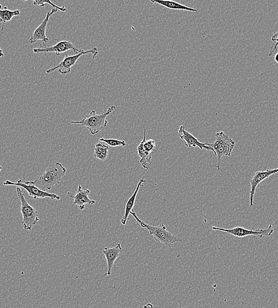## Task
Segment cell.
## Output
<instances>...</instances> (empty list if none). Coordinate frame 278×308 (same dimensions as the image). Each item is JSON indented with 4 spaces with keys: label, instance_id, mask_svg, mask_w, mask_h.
<instances>
[{
    "label": "cell",
    "instance_id": "cell-1",
    "mask_svg": "<svg viewBox=\"0 0 278 308\" xmlns=\"http://www.w3.org/2000/svg\"><path fill=\"white\" fill-rule=\"evenodd\" d=\"M66 169L60 162H55L49 165L45 172L35 181H27L34 185L42 191L46 192L51 190L53 187L61 184L62 178L65 176Z\"/></svg>",
    "mask_w": 278,
    "mask_h": 308
},
{
    "label": "cell",
    "instance_id": "cell-2",
    "mask_svg": "<svg viewBox=\"0 0 278 308\" xmlns=\"http://www.w3.org/2000/svg\"><path fill=\"white\" fill-rule=\"evenodd\" d=\"M130 214L133 216L134 219L143 228L147 229L151 236H153V239L156 242L164 243L166 245L169 246L171 251L172 250L171 245L175 243L182 242L183 241L180 238L176 237L171 232L168 231L167 226L164 223H162L161 226H154V223H153V225H149L139 219L133 209L131 211Z\"/></svg>",
    "mask_w": 278,
    "mask_h": 308
},
{
    "label": "cell",
    "instance_id": "cell-3",
    "mask_svg": "<svg viewBox=\"0 0 278 308\" xmlns=\"http://www.w3.org/2000/svg\"><path fill=\"white\" fill-rule=\"evenodd\" d=\"M116 108L115 106H112L105 113L101 114H98L96 113V111L92 110L88 115H86V118L83 119L80 121H71V124L83 125L88 129L92 135H95L107 126L108 122L107 120V117L112 112L116 110Z\"/></svg>",
    "mask_w": 278,
    "mask_h": 308
},
{
    "label": "cell",
    "instance_id": "cell-4",
    "mask_svg": "<svg viewBox=\"0 0 278 308\" xmlns=\"http://www.w3.org/2000/svg\"><path fill=\"white\" fill-rule=\"evenodd\" d=\"M206 144L214 150V153L217 156L218 164L215 168L218 170L220 169L221 159L224 156H230L235 145L234 140L223 131L215 134V141L212 144Z\"/></svg>",
    "mask_w": 278,
    "mask_h": 308
},
{
    "label": "cell",
    "instance_id": "cell-5",
    "mask_svg": "<svg viewBox=\"0 0 278 308\" xmlns=\"http://www.w3.org/2000/svg\"><path fill=\"white\" fill-rule=\"evenodd\" d=\"M16 192L21 202L20 211H21L22 217H23V220H22L21 223L23 224L25 230L31 231L33 226L39 222L38 211L31 206L25 199L23 191H22L21 187H17Z\"/></svg>",
    "mask_w": 278,
    "mask_h": 308
},
{
    "label": "cell",
    "instance_id": "cell-6",
    "mask_svg": "<svg viewBox=\"0 0 278 308\" xmlns=\"http://www.w3.org/2000/svg\"><path fill=\"white\" fill-rule=\"evenodd\" d=\"M212 229L214 231L226 232V233L233 235V236L235 237L243 238L254 235V236L260 238V239L264 237H270L274 232L273 226H272V224H270L268 227L266 229H256V230L247 229L242 227L225 229L216 227V226H212Z\"/></svg>",
    "mask_w": 278,
    "mask_h": 308
},
{
    "label": "cell",
    "instance_id": "cell-7",
    "mask_svg": "<svg viewBox=\"0 0 278 308\" xmlns=\"http://www.w3.org/2000/svg\"><path fill=\"white\" fill-rule=\"evenodd\" d=\"M89 53H91V54H92V60H94L95 57H96L98 54V49L97 47H95L92 49L83 50L82 52L78 53V54L73 56H68V53L66 52L65 57L64 58V60L62 61L57 66L46 70V73H52L53 72L59 69V72H60V74L63 75L68 74L71 72V67L77 63L78 59H79L81 56L89 54Z\"/></svg>",
    "mask_w": 278,
    "mask_h": 308
},
{
    "label": "cell",
    "instance_id": "cell-8",
    "mask_svg": "<svg viewBox=\"0 0 278 308\" xmlns=\"http://www.w3.org/2000/svg\"><path fill=\"white\" fill-rule=\"evenodd\" d=\"M4 186H16L26 190L27 192L29 193V195L32 197L34 199L38 198H49L50 200H60L61 197L59 196L47 192L42 191L39 189L38 187H36L34 185L29 184L27 181L23 182L21 180H18L16 183L15 182L6 180L4 182Z\"/></svg>",
    "mask_w": 278,
    "mask_h": 308
},
{
    "label": "cell",
    "instance_id": "cell-9",
    "mask_svg": "<svg viewBox=\"0 0 278 308\" xmlns=\"http://www.w3.org/2000/svg\"><path fill=\"white\" fill-rule=\"evenodd\" d=\"M69 50H73L74 52L77 53V54L82 52L84 50L77 49L71 41H63L59 42L58 43L52 46H44L40 47V48L33 49V52L35 54H41V53L46 54L48 52H55L57 55L60 56L61 53L68 52Z\"/></svg>",
    "mask_w": 278,
    "mask_h": 308
},
{
    "label": "cell",
    "instance_id": "cell-10",
    "mask_svg": "<svg viewBox=\"0 0 278 308\" xmlns=\"http://www.w3.org/2000/svg\"><path fill=\"white\" fill-rule=\"evenodd\" d=\"M277 173H278V168L275 169L263 171V172H257L255 174L250 180V184H251V190H250V206H254V196L257 186L266 179L271 177L272 175H276Z\"/></svg>",
    "mask_w": 278,
    "mask_h": 308
},
{
    "label": "cell",
    "instance_id": "cell-11",
    "mask_svg": "<svg viewBox=\"0 0 278 308\" xmlns=\"http://www.w3.org/2000/svg\"><path fill=\"white\" fill-rule=\"evenodd\" d=\"M58 10L55 8H53L50 12L46 13V18L44 19V21L42 22V23L36 28L33 32L32 34L30 35V38L29 39V43L31 44L36 43L38 41H42V43L44 44L48 43L49 39L47 37L46 35V30L47 26V23L49 21V19L53 13L57 12Z\"/></svg>",
    "mask_w": 278,
    "mask_h": 308
},
{
    "label": "cell",
    "instance_id": "cell-12",
    "mask_svg": "<svg viewBox=\"0 0 278 308\" xmlns=\"http://www.w3.org/2000/svg\"><path fill=\"white\" fill-rule=\"evenodd\" d=\"M178 132L181 135H178V137L185 142V146L188 148L198 147L200 150H206L209 151H213L214 153V150L212 147L207 146L206 143H202L199 141L192 134L185 130V126L181 125L180 128L178 130Z\"/></svg>",
    "mask_w": 278,
    "mask_h": 308
},
{
    "label": "cell",
    "instance_id": "cell-13",
    "mask_svg": "<svg viewBox=\"0 0 278 308\" xmlns=\"http://www.w3.org/2000/svg\"><path fill=\"white\" fill-rule=\"evenodd\" d=\"M90 190L86 189L83 190V187L80 185L78 187L77 193L75 196L70 195L69 197L74 199L73 204L77 205L78 209L83 211L85 209L86 204H88L89 205L92 206L95 203V201L89 198V195L90 194Z\"/></svg>",
    "mask_w": 278,
    "mask_h": 308
},
{
    "label": "cell",
    "instance_id": "cell-14",
    "mask_svg": "<svg viewBox=\"0 0 278 308\" xmlns=\"http://www.w3.org/2000/svg\"><path fill=\"white\" fill-rule=\"evenodd\" d=\"M122 247L121 243H117L113 248H109L108 246L104 249L103 253L105 254L107 262L108 270L105 275L110 276L112 270L114 267L115 262L119 258L121 252L122 251Z\"/></svg>",
    "mask_w": 278,
    "mask_h": 308
},
{
    "label": "cell",
    "instance_id": "cell-15",
    "mask_svg": "<svg viewBox=\"0 0 278 308\" xmlns=\"http://www.w3.org/2000/svg\"><path fill=\"white\" fill-rule=\"evenodd\" d=\"M148 181L145 179H140L139 181L138 184L136 187L135 191H134L133 195L129 198L127 203L126 204L125 215L123 216L122 220H121V223L123 225H126L127 221L128 220V216L130 214V212L133 209L134 203H135L137 193H138L140 187L143 186L146 183H147Z\"/></svg>",
    "mask_w": 278,
    "mask_h": 308
},
{
    "label": "cell",
    "instance_id": "cell-16",
    "mask_svg": "<svg viewBox=\"0 0 278 308\" xmlns=\"http://www.w3.org/2000/svg\"><path fill=\"white\" fill-rule=\"evenodd\" d=\"M146 130H144V135L140 144L137 148V156L140 157V163L141 164L142 167L144 169L150 170V167L152 164V157H151V154L146 152L143 148V144L146 141Z\"/></svg>",
    "mask_w": 278,
    "mask_h": 308
},
{
    "label": "cell",
    "instance_id": "cell-17",
    "mask_svg": "<svg viewBox=\"0 0 278 308\" xmlns=\"http://www.w3.org/2000/svg\"><path fill=\"white\" fill-rule=\"evenodd\" d=\"M150 1L151 2H153V3H157L163 5V6L169 8V9L188 11V12H197V10L195 9V8L188 7L185 6L184 5L178 3V2H176L163 1V0H150Z\"/></svg>",
    "mask_w": 278,
    "mask_h": 308
},
{
    "label": "cell",
    "instance_id": "cell-18",
    "mask_svg": "<svg viewBox=\"0 0 278 308\" xmlns=\"http://www.w3.org/2000/svg\"><path fill=\"white\" fill-rule=\"evenodd\" d=\"M20 14L21 11L19 10L11 11L6 6L4 7V9L2 10V5L0 4V22L2 23L1 30H3L5 23L10 22L14 17L19 16Z\"/></svg>",
    "mask_w": 278,
    "mask_h": 308
},
{
    "label": "cell",
    "instance_id": "cell-19",
    "mask_svg": "<svg viewBox=\"0 0 278 308\" xmlns=\"http://www.w3.org/2000/svg\"><path fill=\"white\" fill-rule=\"evenodd\" d=\"M109 148L108 145L104 144L103 142H99L95 145L94 151V156L95 158L105 161L107 158Z\"/></svg>",
    "mask_w": 278,
    "mask_h": 308
},
{
    "label": "cell",
    "instance_id": "cell-20",
    "mask_svg": "<svg viewBox=\"0 0 278 308\" xmlns=\"http://www.w3.org/2000/svg\"><path fill=\"white\" fill-rule=\"evenodd\" d=\"M33 4L42 7L46 6L47 4H49L50 5H51L53 8H55V9L60 10L61 12H66L67 10L66 8L64 6L59 7L58 5L53 3V2L50 1V0H35V1H33Z\"/></svg>",
    "mask_w": 278,
    "mask_h": 308
},
{
    "label": "cell",
    "instance_id": "cell-21",
    "mask_svg": "<svg viewBox=\"0 0 278 308\" xmlns=\"http://www.w3.org/2000/svg\"><path fill=\"white\" fill-rule=\"evenodd\" d=\"M99 141L105 142L108 145V146L111 147H125L126 145V142L123 141V140L105 139L102 138L99 139Z\"/></svg>",
    "mask_w": 278,
    "mask_h": 308
},
{
    "label": "cell",
    "instance_id": "cell-22",
    "mask_svg": "<svg viewBox=\"0 0 278 308\" xmlns=\"http://www.w3.org/2000/svg\"><path fill=\"white\" fill-rule=\"evenodd\" d=\"M156 142L153 139H150L148 141H146L143 144V148H144L146 152L148 153L151 154L153 151L155 149Z\"/></svg>",
    "mask_w": 278,
    "mask_h": 308
},
{
    "label": "cell",
    "instance_id": "cell-23",
    "mask_svg": "<svg viewBox=\"0 0 278 308\" xmlns=\"http://www.w3.org/2000/svg\"><path fill=\"white\" fill-rule=\"evenodd\" d=\"M272 41L274 42L275 43V44L272 46L271 49L270 50V52L269 53V57L271 56H273L277 54L278 50V32L275 33V34L272 36L271 38Z\"/></svg>",
    "mask_w": 278,
    "mask_h": 308
},
{
    "label": "cell",
    "instance_id": "cell-24",
    "mask_svg": "<svg viewBox=\"0 0 278 308\" xmlns=\"http://www.w3.org/2000/svg\"><path fill=\"white\" fill-rule=\"evenodd\" d=\"M143 308H154L152 304H151V303H149L147 305H144V307H143Z\"/></svg>",
    "mask_w": 278,
    "mask_h": 308
},
{
    "label": "cell",
    "instance_id": "cell-25",
    "mask_svg": "<svg viewBox=\"0 0 278 308\" xmlns=\"http://www.w3.org/2000/svg\"><path fill=\"white\" fill-rule=\"evenodd\" d=\"M275 60L278 64V52H277V54L275 55Z\"/></svg>",
    "mask_w": 278,
    "mask_h": 308
},
{
    "label": "cell",
    "instance_id": "cell-26",
    "mask_svg": "<svg viewBox=\"0 0 278 308\" xmlns=\"http://www.w3.org/2000/svg\"><path fill=\"white\" fill-rule=\"evenodd\" d=\"M3 56H4V52L3 51H2V50L1 48H0V58L3 57Z\"/></svg>",
    "mask_w": 278,
    "mask_h": 308
},
{
    "label": "cell",
    "instance_id": "cell-27",
    "mask_svg": "<svg viewBox=\"0 0 278 308\" xmlns=\"http://www.w3.org/2000/svg\"><path fill=\"white\" fill-rule=\"evenodd\" d=\"M2 166H1V165H0V172H1V171L2 170Z\"/></svg>",
    "mask_w": 278,
    "mask_h": 308
},
{
    "label": "cell",
    "instance_id": "cell-28",
    "mask_svg": "<svg viewBox=\"0 0 278 308\" xmlns=\"http://www.w3.org/2000/svg\"><path fill=\"white\" fill-rule=\"evenodd\" d=\"M182 308V307H179V308Z\"/></svg>",
    "mask_w": 278,
    "mask_h": 308
}]
</instances>
